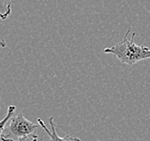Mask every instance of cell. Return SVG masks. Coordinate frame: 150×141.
Listing matches in <instances>:
<instances>
[{
    "label": "cell",
    "mask_w": 150,
    "mask_h": 141,
    "mask_svg": "<svg viewBox=\"0 0 150 141\" xmlns=\"http://www.w3.org/2000/svg\"><path fill=\"white\" fill-rule=\"evenodd\" d=\"M11 6V0H0V18L2 20L8 18L12 13Z\"/></svg>",
    "instance_id": "obj_4"
},
{
    "label": "cell",
    "mask_w": 150,
    "mask_h": 141,
    "mask_svg": "<svg viewBox=\"0 0 150 141\" xmlns=\"http://www.w3.org/2000/svg\"><path fill=\"white\" fill-rule=\"evenodd\" d=\"M14 111H16V106H10L8 108V112H7V114L6 116L0 121V139H1V135H2V133H3V130H4L5 126L7 124V122L9 121V119L11 118L13 115L14 114Z\"/></svg>",
    "instance_id": "obj_5"
},
{
    "label": "cell",
    "mask_w": 150,
    "mask_h": 141,
    "mask_svg": "<svg viewBox=\"0 0 150 141\" xmlns=\"http://www.w3.org/2000/svg\"><path fill=\"white\" fill-rule=\"evenodd\" d=\"M6 46H7V42L5 40V38L2 37L1 35H0V49L5 48Z\"/></svg>",
    "instance_id": "obj_6"
},
{
    "label": "cell",
    "mask_w": 150,
    "mask_h": 141,
    "mask_svg": "<svg viewBox=\"0 0 150 141\" xmlns=\"http://www.w3.org/2000/svg\"><path fill=\"white\" fill-rule=\"evenodd\" d=\"M130 30L126 32L123 39L118 44L104 49L105 53L115 55L122 63L134 65L140 61L150 58V49L145 46L138 45L134 42L135 32L132 36L128 37Z\"/></svg>",
    "instance_id": "obj_1"
},
{
    "label": "cell",
    "mask_w": 150,
    "mask_h": 141,
    "mask_svg": "<svg viewBox=\"0 0 150 141\" xmlns=\"http://www.w3.org/2000/svg\"><path fill=\"white\" fill-rule=\"evenodd\" d=\"M39 125V124H38ZM38 125L28 120L23 114L13 115L3 130L1 141H24L36 135Z\"/></svg>",
    "instance_id": "obj_2"
},
{
    "label": "cell",
    "mask_w": 150,
    "mask_h": 141,
    "mask_svg": "<svg viewBox=\"0 0 150 141\" xmlns=\"http://www.w3.org/2000/svg\"><path fill=\"white\" fill-rule=\"evenodd\" d=\"M38 123L39 124V126L41 127L44 131L46 132L47 135L50 137V141H80V139L79 137H75V136H71V135H65L63 137H60L57 135V127L54 123V117L51 116L49 117V123H50V127L51 129H48V127L45 125L44 121L42 120L41 118L38 119Z\"/></svg>",
    "instance_id": "obj_3"
},
{
    "label": "cell",
    "mask_w": 150,
    "mask_h": 141,
    "mask_svg": "<svg viewBox=\"0 0 150 141\" xmlns=\"http://www.w3.org/2000/svg\"><path fill=\"white\" fill-rule=\"evenodd\" d=\"M38 135H35V136L32 137V140L31 141H38ZM24 141H26V140H24Z\"/></svg>",
    "instance_id": "obj_7"
}]
</instances>
